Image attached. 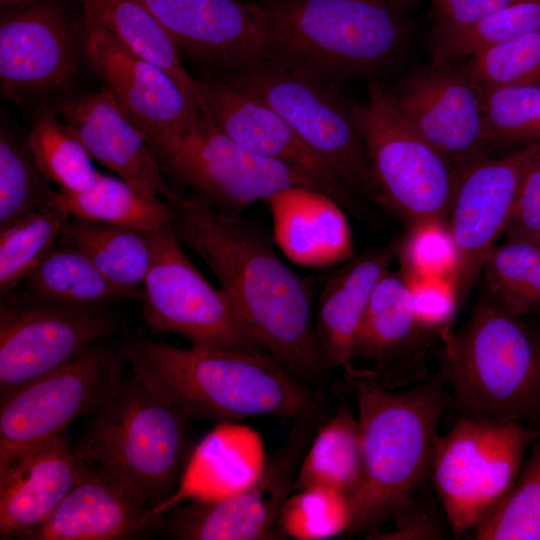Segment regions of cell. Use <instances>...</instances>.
Here are the masks:
<instances>
[{"mask_svg":"<svg viewBox=\"0 0 540 540\" xmlns=\"http://www.w3.org/2000/svg\"><path fill=\"white\" fill-rule=\"evenodd\" d=\"M59 115L91 159L138 192L164 199L173 192L144 134L107 88L64 100Z\"/></svg>","mask_w":540,"mask_h":540,"instance_id":"23","label":"cell"},{"mask_svg":"<svg viewBox=\"0 0 540 540\" xmlns=\"http://www.w3.org/2000/svg\"><path fill=\"white\" fill-rule=\"evenodd\" d=\"M374 85L391 110L457 175L487 157L482 94L467 62L432 60L411 68L391 86Z\"/></svg>","mask_w":540,"mask_h":540,"instance_id":"14","label":"cell"},{"mask_svg":"<svg viewBox=\"0 0 540 540\" xmlns=\"http://www.w3.org/2000/svg\"><path fill=\"white\" fill-rule=\"evenodd\" d=\"M398 259L400 269L408 277H451L454 248L446 226L426 224L407 230Z\"/></svg>","mask_w":540,"mask_h":540,"instance_id":"42","label":"cell"},{"mask_svg":"<svg viewBox=\"0 0 540 540\" xmlns=\"http://www.w3.org/2000/svg\"><path fill=\"white\" fill-rule=\"evenodd\" d=\"M477 540H540V443L509 493L474 529Z\"/></svg>","mask_w":540,"mask_h":540,"instance_id":"37","label":"cell"},{"mask_svg":"<svg viewBox=\"0 0 540 540\" xmlns=\"http://www.w3.org/2000/svg\"><path fill=\"white\" fill-rule=\"evenodd\" d=\"M122 346L131 371L192 420H323L332 411L328 392L298 380L267 353L178 347L145 337Z\"/></svg>","mask_w":540,"mask_h":540,"instance_id":"2","label":"cell"},{"mask_svg":"<svg viewBox=\"0 0 540 540\" xmlns=\"http://www.w3.org/2000/svg\"><path fill=\"white\" fill-rule=\"evenodd\" d=\"M506 240L540 241V153L523 179Z\"/></svg>","mask_w":540,"mask_h":540,"instance_id":"46","label":"cell"},{"mask_svg":"<svg viewBox=\"0 0 540 540\" xmlns=\"http://www.w3.org/2000/svg\"><path fill=\"white\" fill-rule=\"evenodd\" d=\"M265 460L262 442L253 430L236 422L220 423L196 446L172 506L181 499L233 494L258 477Z\"/></svg>","mask_w":540,"mask_h":540,"instance_id":"28","label":"cell"},{"mask_svg":"<svg viewBox=\"0 0 540 540\" xmlns=\"http://www.w3.org/2000/svg\"><path fill=\"white\" fill-rule=\"evenodd\" d=\"M26 145L41 172L60 192H80L98 177L86 149L50 108L37 112Z\"/></svg>","mask_w":540,"mask_h":540,"instance_id":"33","label":"cell"},{"mask_svg":"<svg viewBox=\"0 0 540 540\" xmlns=\"http://www.w3.org/2000/svg\"><path fill=\"white\" fill-rule=\"evenodd\" d=\"M469 58V72L480 92L534 84L540 79V33L492 45Z\"/></svg>","mask_w":540,"mask_h":540,"instance_id":"41","label":"cell"},{"mask_svg":"<svg viewBox=\"0 0 540 540\" xmlns=\"http://www.w3.org/2000/svg\"><path fill=\"white\" fill-rule=\"evenodd\" d=\"M255 4L264 33V63L322 83L374 78L394 68L407 49L400 11L378 0Z\"/></svg>","mask_w":540,"mask_h":540,"instance_id":"3","label":"cell"},{"mask_svg":"<svg viewBox=\"0 0 540 540\" xmlns=\"http://www.w3.org/2000/svg\"><path fill=\"white\" fill-rule=\"evenodd\" d=\"M26 144L0 132V230L50 205L55 194Z\"/></svg>","mask_w":540,"mask_h":540,"instance_id":"36","label":"cell"},{"mask_svg":"<svg viewBox=\"0 0 540 540\" xmlns=\"http://www.w3.org/2000/svg\"><path fill=\"white\" fill-rule=\"evenodd\" d=\"M85 462L65 434L0 462V539H20L45 523L77 483Z\"/></svg>","mask_w":540,"mask_h":540,"instance_id":"24","label":"cell"},{"mask_svg":"<svg viewBox=\"0 0 540 540\" xmlns=\"http://www.w3.org/2000/svg\"><path fill=\"white\" fill-rule=\"evenodd\" d=\"M194 101L198 112L234 141L256 154L298 169L346 212L376 224L372 205L357 195L265 102L223 78L198 80Z\"/></svg>","mask_w":540,"mask_h":540,"instance_id":"17","label":"cell"},{"mask_svg":"<svg viewBox=\"0 0 540 540\" xmlns=\"http://www.w3.org/2000/svg\"><path fill=\"white\" fill-rule=\"evenodd\" d=\"M60 237L80 248L114 284L142 289L151 264V231L70 216Z\"/></svg>","mask_w":540,"mask_h":540,"instance_id":"31","label":"cell"},{"mask_svg":"<svg viewBox=\"0 0 540 540\" xmlns=\"http://www.w3.org/2000/svg\"><path fill=\"white\" fill-rule=\"evenodd\" d=\"M164 200L178 240L211 269L250 336L298 380L337 392L318 348L309 293L274 237L196 194L173 190Z\"/></svg>","mask_w":540,"mask_h":540,"instance_id":"1","label":"cell"},{"mask_svg":"<svg viewBox=\"0 0 540 540\" xmlns=\"http://www.w3.org/2000/svg\"><path fill=\"white\" fill-rule=\"evenodd\" d=\"M432 39L471 26L525 0H430Z\"/></svg>","mask_w":540,"mask_h":540,"instance_id":"45","label":"cell"},{"mask_svg":"<svg viewBox=\"0 0 540 540\" xmlns=\"http://www.w3.org/2000/svg\"><path fill=\"white\" fill-rule=\"evenodd\" d=\"M152 152L164 175L228 212L241 213L292 188L323 193L306 174L248 150L200 113L182 133Z\"/></svg>","mask_w":540,"mask_h":540,"instance_id":"10","label":"cell"},{"mask_svg":"<svg viewBox=\"0 0 540 540\" xmlns=\"http://www.w3.org/2000/svg\"><path fill=\"white\" fill-rule=\"evenodd\" d=\"M71 215L48 205L0 230V298L12 295L58 241Z\"/></svg>","mask_w":540,"mask_h":540,"instance_id":"34","label":"cell"},{"mask_svg":"<svg viewBox=\"0 0 540 540\" xmlns=\"http://www.w3.org/2000/svg\"><path fill=\"white\" fill-rule=\"evenodd\" d=\"M77 70L75 45L64 14L36 3L0 21V88L16 100L66 89Z\"/></svg>","mask_w":540,"mask_h":540,"instance_id":"20","label":"cell"},{"mask_svg":"<svg viewBox=\"0 0 540 540\" xmlns=\"http://www.w3.org/2000/svg\"><path fill=\"white\" fill-rule=\"evenodd\" d=\"M345 381L358 408L362 454L348 533H368L388 522L431 471L451 398L438 371L406 389L386 388L368 375Z\"/></svg>","mask_w":540,"mask_h":540,"instance_id":"4","label":"cell"},{"mask_svg":"<svg viewBox=\"0 0 540 540\" xmlns=\"http://www.w3.org/2000/svg\"><path fill=\"white\" fill-rule=\"evenodd\" d=\"M384 199L385 212L408 230L446 226L457 173L429 143L413 132L369 85L366 102L348 99Z\"/></svg>","mask_w":540,"mask_h":540,"instance_id":"9","label":"cell"},{"mask_svg":"<svg viewBox=\"0 0 540 540\" xmlns=\"http://www.w3.org/2000/svg\"><path fill=\"white\" fill-rule=\"evenodd\" d=\"M151 240L141 311L152 332L178 335L199 348L267 353L247 332L224 292L186 255L169 221L151 231Z\"/></svg>","mask_w":540,"mask_h":540,"instance_id":"11","label":"cell"},{"mask_svg":"<svg viewBox=\"0 0 540 540\" xmlns=\"http://www.w3.org/2000/svg\"><path fill=\"white\" fill-rule=\"evenodd\" d=\"M84 11L140 58L160 67L195 104L197 81L185 69L166 29L138 0H80ZM196 106V105H195Z\"/></svg>","mask_w":540,"mask_h":540,"instance_id":"30","label":"cell"},{"mask_svg":"<svg viewBox=\"0 0 540 540\" xmlns=\"http://www.w3.org/2000/svg\"><path fill=\"white\" fill-rule=\"evenodd\" d=\"M535 33H540V0H525L471 26L432 39V58L460 60L492 45Z\"/></svg>","mask_w":540,"mask_h":540,"instance_id":"38","label":"cell"},{"mask_svg":"<svg viewBox=\"0 0 540 540\" xmlns=\"http://www.w3.org/2000/svg\"><path fill=\"white\" fill-rule=\"evenodd\" d=\"M352 524L350 499L330 487L314 486L292 492L281 512L280 530L299 540H320L348 533Z\"/></svg>","mask_w":540,"mask_h":540,"instance_id":"39","label":"cell"},{"mask_svg":"<svg viewBox=\"0 0 540 540\" xmlns=\"http://www.w3.org/2000/svg\"><path fill=\"white\" fill-rule=\"evenodd\" d=\"M378 1H381L398 11H401L421 0H378Z\"/></svg>","mask_w":540,"mask_h":540,"instance_id":"47","label":"cell"},{"mask_svg":"<svg viewBox=\"0 0 540 540\" xmlns=\"http://www.w3.org/2000/svg\"><path fill=\"white\" fill-rule=\"evenodd\" d=\"M491 296L520 317L540 307V241L506 240L484 268Z\"/></svg>","mask_w":540,"mask_h":540,"instance_id":"35","label":"cell"},{"mask_svg":"<svg viewBox=\"0 0 540 540\" xmlns=\"http://www.w3.org/2000/svg\"><path fill=\"white\" fill-rule=\"evenodd\" d=\"M433 342L421 330L408 277L388 270L377 282L366 310L356 359L371 378L389 389L429 377L426 355Z\"/></svg>","mask_w":540,"mask_h":540,"instance_id":"21","label":"cell"},{"mask_svg":"<svg viewBox=\"0 0 540 540\" xmlns=\"http://www.w3.org/2000/svg\"><path fill=\"white\" fill-rule=\"evenodd\" d=\"M276 245L293 262L311 267L352 258L353 240L344 209L309 188H292L268 200Z\"/></svg>","mask_w":540,"mask_h":540,"instance_id":"26","label":"cell"},{"mask_svg":"<svg viewBox=\"0 0 540 540\" xmlns=\"http://www.w3.org/2000/svg\"><path fill=\"white\" fill-rule=\"evenodd\" d=\"M32 301L81 310L140 301L142 289H127L106 278L76 245L61 237L15 291Z\"/></svg>","mask_w":540,"mask_h":540,"instance_id":"27","label":"cell"},{"mask_svg":"<svg viewBox=\"0 0 540 540\" xmlns=\"http://www.w3.org/2000/svg\"><path fill=\"white\" fill-rule=\"evenodd\" d=\"M50 205L74 217L145 231L156 230L169 221L165 200L147 197L121 178L101 173L90 187L80 192L57 190Z\"/></svg>","mask_w":540,"mask_h":540,"instance_id":"32","label":"cell"},{"mask_svg":"<svg viewBox=\"0 0 540 540\" xmlns=\"http://www.w3.org/2000/svg\"><path fill=\"white\" fill-rule=\"evenodd\" d=\"M90 416L77 455L113 475L157 518L169 510L196 449L192 419L132 371Z\"/></svg>","mask_w":540,"mask_h":540,"instance_id":"5","label":"cell"},{"mask_svg":"<svg viewBox=\"0 0 540 540\" xmlns=\"http://www.w3.org/2000/svg\"><path fill=\"white\" fill-rule=\"evenodd\" d=\"M179 50L228 77L264 62L265 42L255 3L241 0H138Z\"/></svg>","mask_w":540,"mask_h":540,"instance_id":"19","label":"cell"},{"mask_svg":"<svg viewBox=\"0 0 540 540\" xmlns=\"http://www.w3.org/2000/svg\"><path fill=\"white\" fill-rule=\"evenodd\" d=\"M83 43L94 70L151 150L182 133L199 116L168 73L134 54L85 11Z\"/></svg>","mask_w":540,"mask_h":540,"instance_id":"18","label":"cell"},{"mask_svg":"<svg viewBox=\"0 0 540 540\" xmlns=\"http://www.w3.org/2000/svg\"><path fill=\"white\" fill-rule=\"evenodd\" d=\"M391 530L366 533L370 540H438L446 535L447 521H442L431 505L411 496L389 519ZM449 525V524H448Z\"/></svg>","mask_w":540,"mask_h":540,"instance_id":"44","label":"cell"},{"mask_svg":"<svg viewBox=\"0 0 540 540\" xmlns=\"http://www.w3.org/2000/svg\"><path fill=\"white\" fill-rule=\"evenodd\" d=\"M482 94V119L487 147L540 135V86L496 87Z\"/></svg>","mask_w":540,"mask_h":540,"instance_id":"40","label":"cell"},{"mask_svg":"<svg viewBox=\"0 0 540 540\" xmlns=\"http://www.w3.org/2000/svg\"><path fill=\"white\" fill-rule=\"evenodd\" d=\"M540 339V338H539Z\"/></svg>","mask_w":540,"mask_h":540,"instance_id":"48","label":"cell"},{"mask_svg":"<svg viewBox=\"0 0 540 540\" xmlns=\"http://www.w3.org/2000/svg\"><path fill=\"white\" fill-rule=\"evenodd\" d=\"M404 273V272H403ZM408 277V276H407ZM418 324L433 343L441 331L452 327L460 306L450 276L408 277Z\"/></svg>","mask_w":540,"mask_h":540,"instance_id":"43","label":"cell"},{"mask_svg":"<svg viewBox=\"0 0 540 540\" xmlns=\"http://www.w3.org/2000/svg\"><path fill=\"white\" fill-rule=\"evenodd\" d=\"M537 436L520 421L470 415L439 436L431 471L453 535L475 529L504 499Z\"/></svg>","mask_w":540,"mask_h":540,"instance_id":"7","label":"cell"},{"mask_svg":"<svg viewBox=\"0 0 540 540\" xmlns=\"http://www.w3.org/2000/svg\"><path fill=\"white\" fill-rule=\"evenodd\" d=\"M407 232L350 258L331 274L314 310V327L321 358L345 380L370 375L355 364L356 348L371 294L380 278L398 259Z\"/></svg>","mask_w":540,"mask_h":540,"instance_id":"22","label":"cell"},{"mask_svg":"<svg viewBox=\"0 0 540 540\" xmlns=\"http://www.w3.org/2000/svg\"><path fill=\"white\" fill-rule=\"evenodd\" d=\"M123 346L99 342L0 404V462L91 415L124 374Z\"/></svg>","mask_w":540,"mask_h":540,"instance_id":"13","label":"cell"},{"mask_svg":"<svg viewBox=\"0 0 540 540\" xmlns=\"http://www.w3.org/2000/svg\"><path fill=\"white\" fill-rule=\"evenodd\" d=\"M319 419L292 421L281 446L265 460L258 477L239 491L216 499H190L152 524V534L177 540L283 539L280 516Z\"/></svg>","mask_w":540,"mask_h":540,"instance_id":"12","label":"cell"},{"mask_svg":"<svg viewBox=\"0 0 540 540\" xmlns=\"http://www.w3.org/2000/svg\"><path fill=\"white\" fill-rule=\"evenodd\" d=\"M438 370L463 415L540 425V339L493 296L441 331Z\"/></svg>","mask_w":540,"mask_h":540,"instance_id":"6","label":"cell"},{"mask_svg":"<svg viewBox=\"0 0 540 540\" xmlns=\"http://www.w3.org/2000/svg\"><path fill=\"white\" fill-rule=\"evenodd\" d=\"M157 517L123 483L85 463L51 517L24 540H125L152 534Z\"/></svg>","mask_w":540,"mask_h":540,"instance_id":"25","label":"cell"},{"mask_svg":"<svg viewBox=\"0 0 540 540\" xmlns=\"http://www.w3.org/2000/svg\"><path fill=\"white\" fill-rule=\"evenodd\" d=\"M361 477L358 418L348 407L340 406L318 425L300 462L292 492L325 486L351 499L360 486Z\"/></svg>","mask_w":540,"mask_h":540,"instance_id":"29","label":"cell"},{"mask_svg":"<svg viewBox=\"0 0 540 540\" xmlns=\"http://www.w3.org/2000/svg\"><path fill=\"white\" fill-rule=\"evenodd\" d=\"M540 153L534 142L499 159L484 157L462 170L446 228L454 248L451 280L461 307L513 217L526 172Z\"/></svg>","mask_w":540,"mask_h":540,"instance_id":"16","label":"cell"},{"mask_svg":"<svg viewBox=\"0 0 540 540\" xmlns=\"http://www.w3.org/2000/svg\"><path fill=\"white\" fill-rule=\"evenodd\" d=\"M108 308L42 304L14 292L0 308V404L119 329Z\"/></svg>","mask_w":540,"mask_h":540,"instance_id":"15","label":"cell"},{"mask_svg":"<svg viewBox=\"0 0 540 540\" xmlns=\"http://www.w3.org/2000/svg\"><path fill=\"white\" fill-rule=\"evenodd\" d=\"M220 78L270 106L357 195L385 211L383 195L348 98L332 85L264 62Z\"/></svg>","mask_w":540,"mask_h":540,"instance_id":"8","label":"cell"}]
</instances>
